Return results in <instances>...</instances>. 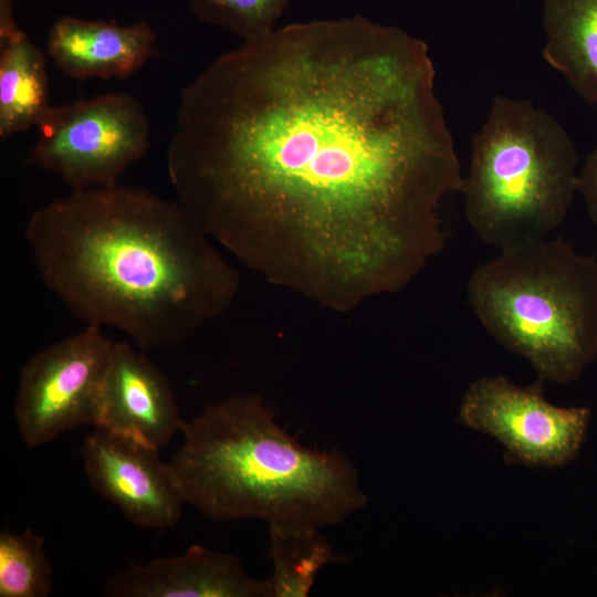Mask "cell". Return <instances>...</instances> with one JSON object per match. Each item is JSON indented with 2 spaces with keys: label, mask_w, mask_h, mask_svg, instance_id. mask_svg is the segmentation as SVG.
Returning a JSON list of instances; mask_svg holds the SVG:
<instances>
[{
  "label": "cell",
  "mask_w": 597,
  "mask_h": 597,
  "mask_svg": "<svg viewBox=\"0 0 597 597\" xmlns=\"http://www.w3.org/2000/svg\"><path fill=\"white\" fill-rule=\"evenodd\" d=\"M24 239L41 282L74 317L116 328L145 350L185 343L239 286L177 200L119 184L42 206Z\"/></svg>",
  "instance_id": "7a4b0ae2"
},
{
  "label": "cell",
  "mask_w": 597,
  "mask_h": 597,
  "mask_svg": "<svg viewBox=\"0 0 597 597\" xmlns=\"http://www.w3.org/2000/svg\"><path fill=\"white\" fill-rule=\"evenodd\" d=\"M103 591L111 597H272L269 578H253L238 556L202 545L129 565L109 576Z\"/></svg>",
  "instance_id": "8fae6325"
},
{
  "label": "cell",
  "mask_w": 597,
  "mask_h": 597,
  "mask_svg": "<svg viewBox=\"0 0 597 597\" xmlns=\"http://www.w3.org/2000/svg\"><path fill=\"white\" fill-rule=\"evenodd\" d=\"M35 127L24 165L57 175L75 191L117 185L150 142L146 113L126 93L51 106Z\"/></svg>",
  "instance_id": "8992f818"
},
{
  "label": "cell",
  "mask_w": 597,
  "mask_h": 597,
  "mask_svg": "<svg viewBox=\"0 0 597 597\" xmlns=\"http://www.w3.org/2000/svg\"><path fill=\"white\" fill-rule=\"evenodd\" d=\"M272 597L308 596L318 572L348 561L314 526L268 525Z\"/></svg>",
  "instance_id": "9a60e30c"
},
{
  "label": "cell",
  "mask_w": 597,
  "mask_h": 597,
  "mask_svg": "<svg viewBox=\"0 0 597 597\" xmlns=\"http://www.w3.org/2000/svg\"><path fill=\"white\" fill-rule=\"evenodd\" d=\"M578 153L565 127L526 98L495 95L471 143L460 192L471 228L499 250L548 237L577 193Z\"/></svg>",
  "instance_id": "5b68a950"
},
{
  "label": "cell",
  "mask_w": 597,
  "mask_h": 597,
  "mask_svg": "<svg viewBox=\"0 0 597 597\" xmlns=\"http://www.w3.org/2000/svg\"><path fill=\"white\" fill-rule=\"evenodd\" d=\"M577 193L582 196L588 216L597 227V146L579 167Z\"/></svg>",
  "instance_id": "ac0fdd59"
},
{
  "label": "cell",
  "mask_w": 597,
  "mask_h": 597,
  "mask_svg": "<svg viewBox=\"0 0 597 597\" xmlns=\"http://www.w3.org/2000/svg\"><path fill=\"white\" fill-rule=\"evenodd\" d=\"M184 420L165 374L128 343H114L97 427L160 450Z\"/></svg>",
  "instance_id": "30bf717a"
},
{
  "label": "cell",
  "mask_w": 597,
  "mask_h": 597,
  "mask_svg": "<svg viewBox=\"0 0 597 597\" xmlns=\"http://www.w3.org/2000/svg\"><path fill=\"white\" fill-rule=\"evenodd\" d=\"M427 44L363 15L293 23L180 92L167 171L199 228L269 280L348 310L444 247L463 175Z\"/></svg>",
  "instance_id": "6da1fadb"
},
{
  "label": "cell",
  "mask_w": 597,
  "mask_h": 597,
  "mask_svg": "<svg viewBox=\"0 0 597 597\" xmlns=\"http://www.w3.org/2000/svg\"><path fill=\"white\" fill-rule=\"evenodd\" d=\"M290 0H190L201 21L227 29L244 43L271 35Z\"/></svg>",
  "instance_id": "e0dca14e"
},
{
  "label": "cell",
  "mask_w": 597,
  "mask_h": 597,
  "mask_svg": "<svg viewBox=\"0 0 597 597\" xmlns=\"http://www.w3.org/2000/svg\"><path fill=\"white\" fill-rule=\"evenodd\" d=\"M180 432L168 464L185 503L211 520L323 528L368 501L343 452L302 444L260 395L210 404Z\"/></svg>",
  "instance_id": "3957f363"
},
{
  "label": "cell",
  "mask_w": 597,
  "mask_h": 597,
  "mask_svg": "<svg viewBox=\"0 0 597 597\" xmlns=\"http://www.w3.org/2000/svg\"><path fill=\"white\" fill-rule=\"evenodd\" d=\"M545 62L597 108V0H545Z\"/></svg>",
  "instance_id": "4fadbf2b"
},
{
  "label": "cell",
  "mask_w": 597,
  "mask_h": 597,
  "mask_svg": "<svg viewBox=\"0 0 597 597\" xmlns=\"http://www.w3.org/2000/svg\"><path fill=\"white\" fill-rule=\"evenodd\" d=\"M458 420L498 440L511 464L555 468L578 455L590 410L553 405L538 378L533 385L520 386L498 375L480 377L468 386Z\"/></svg>",
  "instance_id": "ba28073f"
},
{
  "label": "cell",
  "mask_w": 597,
  "mask_h": 597,
  "mask_svg": "<svg viewBox=\"0 0 597 597\" xmlns=\"http://www.w3.org/2000/svg\"><path fill=\"white\" fill-rule=\"evenodd\" d=\"M81 453L92 489L128 522L149 530L170 528L179 522L186 503L159 450L94 427Z\"/></svg>",
  "instance_id": "9c48e42d"
},
{
  "label": "cell",
  "mask_w": 597,
  "mask_h": 597,
  "mask_svg": "<svg viewBox=\"0 0 597 597\" xmlns=\"http://www.w3.org/2000/svg\"><path fill=\"white\" fill-rule=\"evenodd\" d=\"M53 591L52 565L44 538L32 528L0 533V597H48Z\"/></svg>",
  "instance_id": "2e32d148"
},
{
  "label": "cell",
  "mask_w": 597,
  "mask_h": 597,
  "mask_svg": "<svg viewBox=\"0 0 597 597\" xmlns=\"http://www.w3.org/2000/svg\"><path fill=\"white\" fill-rule=\"evenodd\" d=\"M155 40L154 30L145 21L121 25L63 17L48 33L46 51L72 78H123L156 55Z\"/></svg>",
  "instance_id": "7c38bea8"
},
{
  "label": "cell",
  "mask_w": 597,
  "mask_h": 597,
  "mask_svg": "<svg viewBox=\"0 0 597 597\" xmlns=\"http://www.w3.org/2000/svg\"><path fill=\"white\" fill-rule=\"evenodd\" d=\"M467 294L489 335L543 381H577L597 358V258L561 237L500 250Z\"/></svg>",
  "instance_id": "277c9868"
},
{
  "label": "cell",
  "mask_w": 597,
  "mask_h": 597,
  "mask_svg": "<svg viewBox=\"0 0 597 597\" xmlns=\"http://www.w3.org/2000/svg\"><path fill=\"white\" fill-rule=\"evenodd\" d=\"M50 107L43 52L18 27L0 33V137L36 126Z\"/></svg>",
  "instance_id": "5bb4252c"
},
{
  "label": "cell",
  "mask_w": 597,
  "mask_h": 597,
  "mask_svg": "<svg viewBox=\"0 0 597 597\" xmlns=\"http://www.w3.org/2000/svg\"><path fill=\"white\" fill-rule=\"evenodd\" d=\"M113 346L101 326L86 325L23 365L14 418L28 448L49 443L80 426L97 427Z\"/></svg>",
  "instance_id": "52a82bcc"
}]
</instances>
